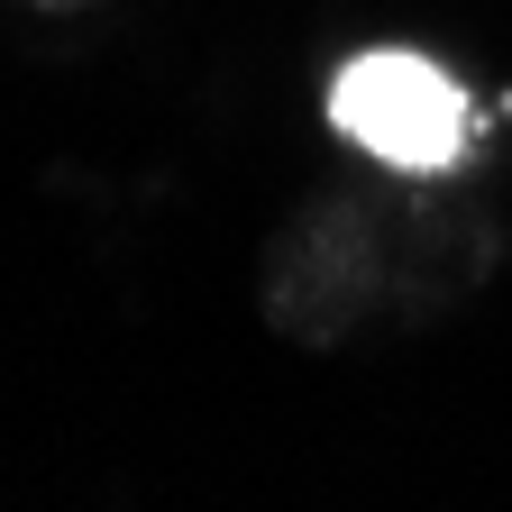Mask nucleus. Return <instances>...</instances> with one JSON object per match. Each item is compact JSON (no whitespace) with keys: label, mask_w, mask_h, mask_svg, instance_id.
<instances>
[{"label":"nucleus","mask_w":512,"mask_h":512,"mask_svg":"<svg viewBox=\"0 0 512 512\" xmlns=\"http://www.w3.org/2000/svg\"><path fill=\"white\" fill-rule=\"evenodd\" d=\"M330 119H339V138H357L366 156L403 165V174H430V165H448L467 147L458 83H448L430 55H403V46L357 55L348 74L330 83Z\"/></svg>","instance_id":"f257e3e1"}]
</instances>
